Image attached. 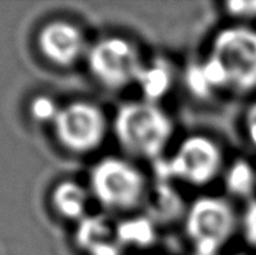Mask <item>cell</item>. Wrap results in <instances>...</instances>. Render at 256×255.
Wrapping results in <instances>:
<instances>
[{"label":"cell","instance_id":"6da1fadb","mask_svg":"<svg viewBox=\"0 0 256 255\" xmlns=\"http://www.w3.org/2000/svg\"><path fill=\"white\" fill-rule=\"evenodd\" d=\"M200 68L212 92H256V28L233 24L220 29Z\"/></svg>","mask_w":256,"mask_h":255},{"label":"cell","instance_id":"7a4b0ae2","mask_svg":"<svg viewBox=\"0 0 256 255\" xmlns=\"http://www.w3.org/2000/svg\"><path fill=\"white\" fill-rule=\"evenodd\" d=\"M115 139L128 155L146 161L159 159L174 135L166 111L148 100L120 106L112 122Z\"/></svg>","mask_w":256,"mask_h":255},{"label":"cell","instance_id":"3957f363","mask_svg":"<svg viewBox=\"0 0 256 255\" xmlns=\"http://www.w3.org/2000/svg\"><path fill=\"white\" fill-rule=\"evenodd\" d=\"M146 174L120 156L100 159L89 174V189L98 203L108 211L129 213L146 203L150 192Z\"/></svg>","mask_w":256,"mask_h":255},{"label":"cell","instance_id":"277c9868","mask_svg":"<svg viewBox=\"0 0 256 255\" xmlns=\"http://www.w3.org/2000/svg\"><path fill=\"white\" fill-rule=\"evenodd\" d=\"M185 233L196 255H218L238 226L234 206L220 196L204 195L186 208Z\"/></svg>","mask_w":256,"mask_h":255},{"label":"cell","instance_id":"5b68a950","mask_svg":"<svg viewBox=\"0 0 256 255\" xmlns=\"http://www.w3.org/2000/svg\"><path fill=\"white\" fill-rule=\"evenodd\" d=\"M85 58L92 77L110 91L137 84L146 66L136 43L122 36L100 39L88 48Z\"/></svg>","mask_w":256,"mask_h":255},{"label":"cell","instance_id":"8992f818","mask_svg":"<svg viewBox=\"0 0 256 255\" xmlns=\"http://www.w3.org/2000/svg\"><path fill=\"white\" fill-rule=\"evenodd\" d=\"M163 176L194 187H206L225 170L222 147L208 136L185 137L163 163Z\"/></svg>","mask_w":256,"mask_h":255},{"label":"cell","instance_id":"52a82bcc","mask_svg":"<svg viewBox=\"0 0 256 255\" xmlns=\"http://www.w3.org/2000/svg\"><path fill=\"white\" fill-rule=\"evenodd\" d=\"M52 128L56 140L64 150L85 155L99 150L110 125L100 106L88 100H74L60 107Z\"/></svg>","mask_w":256,"mask_h":255},{"label":"cell","instance_id":"ba28073f","mask_svg":"<svg viewBox=\"0 0 256 255\" xmlns=\"http://www.w3.org/2000/svg\"><path fill=\"white\" fill-rule=\"evenodd\" d=\"M37 43L42 57L58 68L73 66L88 52L82 29L66 20L51 21L42 26Z\"/></svg>","mask_w":256,"mask_h":255},{"label":"cell","instance_id":"9c48e42d","mask_svg":"<svg viewBox=\"0 0 256 255\" xmlns=\"http://www.w3.org/2000/svg\"><path fill=\"white\" fill-rule=\"evenodd\" d=\"M144 204L148 206V218L154 224H168L180 218L181 215L185 217L186 213L180 193L166 182H160L154 188H150Z\"/></svg>","mask_w":256,"mask_h":255},{"label":"cell","instance_id":"30bf717a","mask_svg":"<svg viewBox=\"0 0 256 255\" xmlns=\"http://www.w3.org/2000/svg\"><path fill=\"white\" fill-rule=\"evenodd\" d=\"M89 202V192L72 180L59 182L51 193V204L58 215L68 221H82Z\"/></svg>","mask_w":256,"mask_h":255},{"label":"cell","instance_id":"8fae6325","mask_svg":"<svg viewBox=\"0 0 256 255\" xmlns=\"http://www.w3.org/2000/svg\"><path fill=\"white\" fill-rule=\"evenodd\" d=\"M225 185L236 198L251 199L256 191V170L250 162L237 159L226 167Z\"/></svg>","mask_w":256,"mask_h":255},{"label":"cell","instance_id":"7c38bea8","mask_svg":"<svg viewBox=\"0 0 256 255\" xmlns=\"http://www.w3.org/2000/svg\"><path fill=\"white\" fill-rule=\"evenodd\" d=\"M137 84L146 94V100L155 103V100L162 98L170 89V85H172L170 69L162 62L146 65L140 77L137 80Z\"/></svg>","mask_w":256,"mask_h":255},{"label":"cell","instance_id":"4fadbf2b","mask_svg":"<svg viewBox=\"0 0 256 255\" xmlns=\"http://www.w3.org/2000/svg\"><path fill=\"white\" fill-rule=\"evenodd\" d=\"M116 237L120 243L132 245H150L155 239L154 222L148 218L125 221L118 226Z\"/></svg>","mask_w":256,"mask_h":255},{"label":"cell","instance_id":"5bb4252c","mask_svg":"<svg viewBox=\"0 0 256 255\" xmlns=\"http://www.w3.org/2000/svg\"><path fill=\"white\" fill-rule=\"evenodd\" d=\"M108 237H110V226L104 219L85 217L81 221L77 233V243L80 247L90 251L98 245L107 243Z\"/></svg>","mask_w":256,"mask_h":255},{"label":"cell","instance_id":"9a60e30c","mask_svg":"<svg viewBox=\"0 0 256 255\" xmlns=\"http://www.w3.org/2000/svg\"><path fill=\"white\" fill-rule=\"evenodd\" d=\"M60 107L54 98L48 95H38L29 104V113L33 120L38 124H51L56 120Z\"/></svg>","mask_w":256,"mask_h":255},{"label":"cell","instance_id":"2e32d148","mask_svg":"<svg viewBox=\"0 0 256 255\" xmlns=\"http://www.w3.org/2000/svg\"><path fill=\"white\" fill-rule=\"evenodd\" d=\"M224 10L236 24H244L256 20V0H232L224 3Z\"/></svg>","mask_w":256,"mask_h":255},{"label":"cell","instance_id":"e0dca14e","mask_svg":"<svg viewBox=\"0 0 256 255\" xmlns=\"http://www.w3.org/2000/svg\"><path fill=\"white\" fill-rule=\"evenodd\" d=\"M242 233L246 243L256 247V200H251L242 215Z\"/></svg>","mask_w":256,"mask_h":255},{"label":"cell","instance_id":"ac0fdd59","mask_svg":"<svg viewBox=\"0 0 256 255\" xmlns=\"http://www.w3.org/2000/svg\"><path fill=\"white\" fill-rule=\"evenodd\" d=\"M244 125H246V133L248 140L256 148V102H254L246 109Z\"/></svg>","mask_w":256,"mask_h":255}]
</instances>
